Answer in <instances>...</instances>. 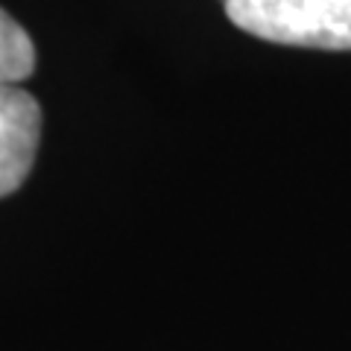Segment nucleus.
<instances>
[{
  "label": "nucleus",
  "mask_w": 351,
  "mask_h": 351,
  "mask_svg": "<svg viewBox=\"0 0 351 351\" xmlns=\"http://www.w3.org/2000/svg\"><path fill=\"white\" fill-rule=\"evenodd\" d=\"M223 9L261 41L351 53V0H223Z\"/></svg>",
  "instance_id": "2"
},
{
  "label": "nucleus",
  "mask_w": 351,
  "mask_h": 351,
  "mask_svg": "<svg viewBox=\"0 0 351 351\" xmlns=\"http://www.w3.org/2000/svg\"><path fill=\"white\" fill-rule=\"evenodd\" d=\"M36 64L29 32L0 6V199L21 191L41 147V103L21 85Z\"/></svg>",
  "instance_id": "1"
}]
</instances>
